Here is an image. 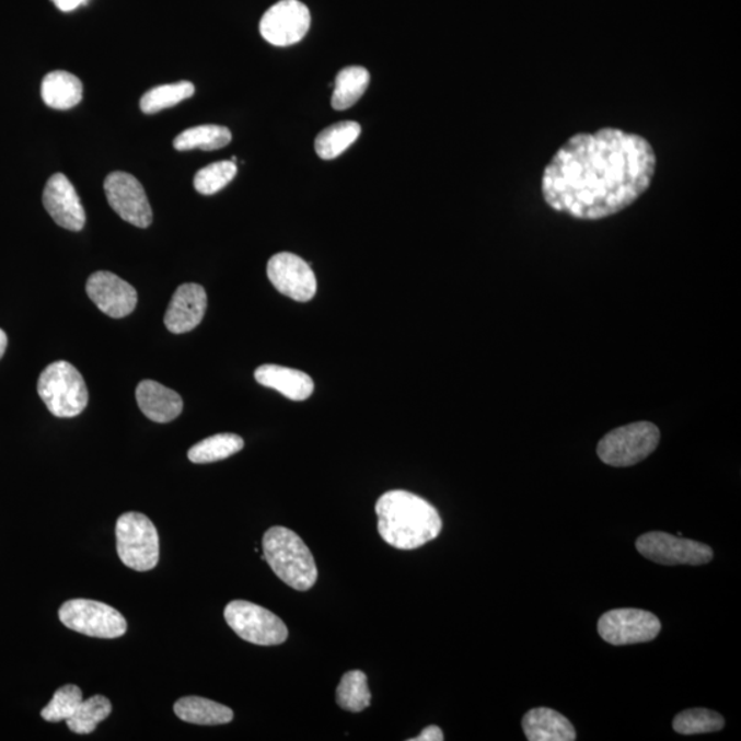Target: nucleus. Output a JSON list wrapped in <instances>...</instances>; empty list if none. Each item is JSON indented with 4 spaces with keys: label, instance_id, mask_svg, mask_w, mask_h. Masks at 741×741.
Instances as JSON below:
<instances>
[{
    "label": "nucleus",
    "instance_id": "nucleus-4",
    "mask_svg": "<svg viewBox=\"0 0 741 741\" xmlns=\"http://www.w3.org/2000/svg\"><path fill=\"white\" fill-rule=\"evenodd\" d=\"M37 393L57 418H74L89 404V389L78 368L59 360L46 367L37 381Z\"/></svg>",
    "mask_w": 741,
    "mask_h": 741
},
{
    "label": "nucleus",
    "instance_id": "nucleus-2",
    "mask_svg": "<svg viewBox=\"0 0 741 741\" xmlns=\"http://www.w3.org/2000/svg\"><path fill=\"white\" fill-rule=\"evenodd\" d=\"M375 512L382 540L397 549L420 548L442 530L436 507L409 491H386L377 501Z\"/></svg>",
    "mask_w": 741,
    "mask_h": 741
},
{
    "label": "nucleus",
    "instance_id": "nucleus-6",
    "mask_svg": "<svg viewBox=\"0 0 741 741\" xmlns=\"http://www.w3.org/2000/svg\"><path fill=\"white\" fill-rule=\"evenodd\" d=\"M661 431L650 421H637L618 427L600 440L598 454L603 463L613 467H630L642 462L656 451Z\"/></svg>",
    "mask_w": 741,
    "mask_h": 741
},
{
    "label": "nucleus",
    "instance_id": "nucleus-31",
    "mask_svg": "<svg viewBox=\"0 0 741 741\" xmlns=\"http://www.w3.org/2000/svg\"><path fill=\"white\" fill-rule=\"evenodd\" d=\"M81 702H83V691L78 685H65L54 694L53 699L43 708L42 718L48 722L67 721L78 710Z\"/></svg>",
    "mask_w": 741,
    "mask_h": 741
},
{
    "label": "nucleus",
    "instance_id": "nucleus-34",
    "mask_svg": "<svg viewBox=\"0 0 741 741\" xmlns=\"http://www.w3.org/2000/svg\"><path fill=\"white\" fill-rule=\"evenodd\" d=\"M8 348V335L7 333L3 332V329H0V359H2L4 351H7Z\"/></svg>",
    "mask_w": 741,
    "mask_h": 741
},
{
    "label": "nucleus",
    "instance_id": "nucleus-25",
    "mask_svg": "<svg viewBox=\"0 0 741 741\" xmlns=\"http://www.w3.org/2000/svg\"><path fill=\"white\" fill-rule=\"evenodd\" d=\"M245 442L236 435H216L205 438L201 442L190 448L188 459L196 464H208L229 459L232 454L241 452Z\"/></svg>",
    "mask_w": 741,
    "mask_h": 741
},
{
    "label": "nucleus",
    "instance_id": "nucleus-12",
    "mask_svg": "<svg viewBox=\"0 0 741 741\" xmlns=\"http://www.w3.org/2000/svg\"><path fill=\"white\" fill-rule=\"evenodd\" d=\"M104 188L107 202L127 223L138 229H148L153 223V210L137 177L126 172H113L105 178Z\"/></svg>",
    "mask_w": 741,
    "mask_h": 741
},
{
    "label": "nucleus",
    "instance_id": "nucleus-10",
    "mask_svg": "<svg viewBox=\"0 0 741 741\" xmlns=\"http://www.w3.org/2000/svg\"><path fill=\"white\" fill-rule=\"evenodd\" d=\"M600 637L611 646H632L656 640L662 630L657 615L638 609L609 611L599 620Z\"/></svg>",
    "mask_w": 741,
    "mask_h": 741
},
{
    "label": "nucleus",
    "instance_id": "nucleus-18",
    "mask_svg": "<svg viewBox=\"0 0 741 741\" xmlns=\"http://www.w3.org/2000/svg\"><path fill=\"white\" fill-rule=\"evenodd\" d=\"M254 378L265 387L283 394L285 397L293 402H304L313 393L312 378L305 372L293 370V368L265 364L254 371Z\"/></svg>",
    "mask_w": 741,
    "mask_h": 741
},
{
    "label": "nucleus",
    "instance_id": "nucleus-23",
    "mask_svg": "<svg viewBox=\"0 0 741 741\" xmlns=\"http://www.w3.org/2000/svg\"><path fill=\"white\" fill-rule=\"evenodd\" d=\"M361 127L356 121H343L323 129L315 140L316 153L323 160L337 159L359 139Z\"/></svg>",
    "mask_w": 741,
    "mask_h": 741
},
{
    "label": "nucleus",
    "instance_id": "nucleus-32",
    "mask_svg": "<svg viewBox=\"0 0 741 741\" xmlns=\"http://www.w3.org/2000/svg\"><path fill=\"white\" fill-rule=\"evenodd\" d=\"M443 740V733L441 728H438L437 725H431V727H427L426 729L421 730V733L419 736H416L414 739H409V741H442Z\"/></svg>",
    "mask_w": 741,
    "mask_h": 741
},
{
    "label": "nucleus",
    "instance_id": "nucleus-16",
    "mask_svg": "<svg viewBox=\"0 0 741 741\" xmlns=\"http://www.w3.org/2000/svg\"><path fill=\"white\" fill-rule=\"evenodd\" d=\"M207 291L197 283L178 286L167 306L164 323L173 334L193 332L202 322L207 312Z\"/></svg>",
    "mask_w": 741,
    "mask_h": 741
},
{
    "label": "nucleus",
    "instance_id": "nucleus-8",
    "mask_svg": "<svg viewBox=\"0 0 741 741\" xmlns=\"http://www.w3.org/2000/svg\"><path fill=\"white\" fill-rule=\"evenodd\" d=\"M224 618L242 640L257 646H279L289 637L288 627L278 615L245 600L227 604Z\"/></svg>",
    "mask_w": 741,
    "mask_h": 741
},
{
    "label": "nucleus",
    "instance_id": "nucleus-30",
    "mask_svg": "<svg viewBox=\"0 0 741 741\" xmlns=\"http://www.w3.org/2000/svg\"><path fill=\"white\" fill-rule=\"evenodd\" d=\"M236 172V164L231 160L213 162L197 173L194 177V187L202 196H213L229 186Z\"/></svg>",
    "mask_w": 741,
    "mask_h": 741
},
{
    "label": "nucleus",
    "instance_id": "nucleus-29",
    "mask_svg": "<svg viewBox=\"0 0 741 741\" xmlns=\"http://www.w3.org/2000/svg\"><path fill=\"white\" fill-rule=\"evenodd\" d=\"M725 727L721 714L707 708H691L678 714L673 719V729L680 734H702L719 732Z\"/></svg>",
    "mask_w": 741,
    "mask_h": 741
},
{
    "label": "nucleus",
    "instance_id": "nucleus-3",
    "mask_svg": "<svg viewBox=\"0 0 741 741\" xmlns=\"http://www.w3.org/2000/svg\"><path fill=\"white\" fill-rule=\"evenodd\" d=\"M264 559L276 576L296 591L305 592L317 581L312 552L293 530L274 526L263 537Z\"/></svg>",
    "mask_w": 741,
    "mask_h": 741
},
{
    "label": "nucleus",
    "instance_id": "nucleus-11",
    "mask_svg": "<svg viewBox=\"0 0 741 741\" xmlns=\"http://www.w3.org/2000/svg\"><path fill=\"white\" fill-rule=\"evenodd\" d=\"M311 26L310 9L300 0H280L259 21V34L276 47L293 46Z\"/></svg>",
    "mask_w": 741,
    "mask_h": 741
},
{
    "label": "nucleus",
    "instance_id": "nucleus-15",
    "mask_svg": "<svg viewBox=\"0 0 741 741\" xmlns=\"http://www.w3.org/2000/svg\"><path fill=\"white\" fill-rule=\"evenodd\" d=\"M43 205L59 227L81 231L85 225V212L72 182L62 173L48 178L43 192Z\"/></svg>",
    "mask_w": 741,
    "mask_h": 741
},
{
    "label": "nucleus",
    "instance_id": "nucleus-24",
    "mask_svg": "<svg viewBox=\"0 0 741 741\" xmlns=\"http://www.w3.org/2000/svg\"><path fill=\"white\" fill-rule=\"evenodd\" d=\"M232 135L223 126H198L186 129L173 140V148L177 151L205 150L212 151L225 148L231 143Z\"/></svg>",
    "mask_w": 741,
    "mask_h": 741
},
{
    "label": "nucleus",
    "instance_id": "nucleus-27",
    "mask_svg": "<svg viewBox=\"0 0 741 741\" xmlns=\"http://www.w3.org/2000/svg\"><path fill=\"white\" fill-rule=\"evenodd\" d=\"M112 714V703L104 695H95L80 703L78 710L67 719L69 730L76 734L94 732Z\"/></svg>",
    "mask_w": 741,
    "mask_h": 741
},
{
    "label": "nucleus",
    "instance_id": "nucleus-9",
    "mask_svg": "<svg viewBox=\"0 0 741 741\" xmlns=\"http://www.w3.org/2000/svg\"><path fill=\"white\" fill-rule=\"evenodd\" d=\"M636 548L644 558L664 566H702L714 558L710 546L663 532L642 534L636 541Z\"/></svg>",
    "mask_w": 741,
    "mask_h": 741
},
{
    "label": "nucleus",
    "instance_id": "nucleus-20",
    "mask_svg": "<svg viewBox=\"0 0 741 741\" xmlns=\"http://www.w3.org/2000/svg\"><path fill=\"white\" fill-rule=\"evenodd\" d=\"M42 99L51 109H72L83 100V83L67 70H54L42 81Z\"/></svg>",
    "mask_w": 741,
    "mask_h": 741
},
{
    "label": "nucleus",
    "instance_id": "nucleus-17",
    "mask_svg": "<svg viewBox=\"0 0 741 741\" xmlns=\"http://www.w3.org/2000/svg\"><path fill=\"white\" fill-rule=\"evenodd\" d=\"M137 402L146 418L155 424H170L183 410V400L178 393L150 380L139 383Z\"/></svg>",
    "mask_w": 741,
    "mask_h": 741
},
{
    "label": "nucleus",
    "instance_id": "nucleus-33",
    "mask_svg": "<svg viewBox=\"0 0 741 741\" xmlns=\"http://www.w3.org/2000/svg\"><path fill=\"white\" fill-rule=\"evenodd\" d=\"M51 2L56 4L57 9L61 10V12L68 13L81 7L86 0H51Z\"/></svg>",
    "mask_w": 741,
    "mask_h": 741
},
{
    "label": "nucleus",
    "instance_id": "nucleus-5",
    "mask_svg": "<svg viewBox=\"0 0 741 741\" xmlns=\"http://www.w3.org/2000/svg\"><path fill=\"white\" fill-rule=\"evenodd\" d=\"M117 554L135 571L153 570L160 560V535L149 517L123 513L116 524Z\"/></svg>",
    "mask_w": 741,
    "mask_h": 741
},
{
    "label": "nucleus",
    "instance_id": "nucleus-26",
    "mask_svg": "<svg viewBox=\"0 0 741 741\" xmlns=\"http://www.w3.org/2000/svg\"><path fill=\"white\" fill-rule=\"evenodd\" d=\"M194 92H196V86L190 81H178L175 84L155 86L142 96L140 109L146 115H154V113L165 111L167 107L176 106L181 102L192 99Z\"/></svg>",
    "mask_w": 741,
    "mask_h": 741
},
{
    "label": "nucleus",
    "instance_id": "nucleus-28",
    "mask_svg": "<svg viewBox=\"0 0 741 741\" xmlns=\"http://www.w3.org/2000/svg\"><path fill=\"white\" fill-rule=\"evenodd\" d=\"M367 675L360 670L344 674L337 688V703L346 711L360 713L371 705Z\"/></svg>",
    "mask_w": 741,
    "mask_h": 741
},
{
    "label": "nucleus",
    "instance_id": "nucleus-1",
    "mask_svg": "<svg viewBox=\"0 0 741 741\" xmlns=\"http://www.w3.org/2000/svg\"><path fill=\"white\" fill-rule=\"evenodd\" d=\"M657 154L641 135L602 128L577 134L552 157L541 193L555 212L607 219L635 204L656 176Z\"/></svg>",
    "mask_w": 741,
    "mask_h": 741
},
{
    "label": "nucleus",
    "instance_id": "nucleus-22",
    "mask_svg": "<svg viewBox=\"0 0 741 741\" xmlns=\"http://www.w3.org/2000/svg\"><path fill=\"white\" fill-rule=\"evenodd\" d=\"M370 85V73L366 68L349 67L340 70L335 79L332 105L335 111H346L364 95Z\"/></svg>",
    "mask_w": 741,
    "mask_h": 741
},
{
    "label": "nucleus",
    "instance_id": "nucleus-19",
    "mask_svg": "<svg viewBox=\"0 0 741 741\" xmlns=\"http://www.w3.org/2000/svg\"><path fill=\"white\" fill-rule=\"evenodd\" d=\"M523 732L529 741H575L577 732L572 723L552 708H533L524 714Z\"/></svg>",
    "mask_w": 741,
    "mask_h": 741
},
{
    "label": "nucleus",
    "instance_id": "nucleus-21",
    "mask_svg": "<svg viewBox=\"0 0 741 741\" xmlns=\"http://www.w3.org/2000/svg\"><path fill=\"white\" fill-rule=\"evenodd\" d=\"M173 711L184 722L207 727L229 723L234 719V711L230 707L199 696L182 697L173 706Z\"/></svg>",
    "mask_w": 741,
    "mask_h": 741
},
{
    "label": "nucleus",
    "instance_id": "nucleus-7",
    "mask_svg": "<svg viewBox=\"0 0 741 741\" xmlns=\"http://www.w3.org/2000/svg\"><path fill=\"white\" fill-rule=\"evenodd\" d=\"M59 621L70 630L96 638H118L128 630L120 611L89 599L68 600L59 609Z\"/></svg>",
    "mask_w": 741,
    "mask_h": 741
},
{
    "label": "nucleus",
    "instance_id": "nucleus-13",
    "mask_svg": "<svg viewBox=\"0 0 741 741\" xmlns=\"http://www.w3.org/2000/svg\"><path fill=\"white\" fill-rule=\"evenodd\" d=\"M267 275L275 289L291 300L308 302L316 294V276L311 265L293 253H279L270 257Z\"/></svg>",
    "mask_w": 741,
    "mask_h": 741
},
{
    "label": "nucleus",
    "instance_id": "nucleus-14",
    "mask_svg": "<svg viewBox=\"0 0 741 741\" xmlns=\"http://www.w3.org/2000/svg\"><path fill=\"white\" fill-rule=\"evenodd\" d=\"M85 291L99 310L113 319L131 315L138 304L137 290L109 270L92 274L86 280Z\"/></svg>",
    "mask_w": 741,
    "mask_h": 741
}]
</instances>
